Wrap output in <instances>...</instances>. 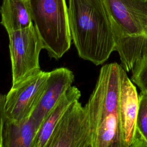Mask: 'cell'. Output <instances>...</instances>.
<instances>
[{"mask_svg":"<svg viewBox=\"0 0 147 147\" xmlns=\"http://www.w3.org/2000/svg\"><path fill=\"white\" fill-rule=\"evenodd\" d=\"M71 37L82 59L103 64L115 51L113 19L106 0H68Z\"/></svg>","mask_w":147,"mask_h":147,"instance_id":"cell-1","label":"cell"},{"mask_svg":"<svg viewBox=\"0 0 147 147\" xmlns=\"http://www.w3.org/2000/svg\"><path fill=\"white\" fill-rule=\"evenodd\" d=\"M113 25L121 66L131 71L147 53V0H106Z\"/></svg>","mask_w":147,"mask_h":147,"instance_id":"cell-2","label":"cell"},{"mask_svg":"<svg viewBox=\"0 0 147 147\" xmlns=\"http://www.w3.org/2000/svg\"><path fill=\"white\" fill-rule=\"evenodd\" d=\"M33 24L51 58L58 60L69 49L71 37L65 0H28Z\"/></svg>","mask_w":147,"mask_h":147,"instance_id":"cell-3","label":"cell"},{"mask_svg":"<svg viewBox=\"0 0 147 147\" xmlns=\"http://www.w3.org/2000/svg\"><path fill=\"white\" fill-rule=\"evenodd\" d=\"M120 67L117 63L103 65L94 90L84 106L91 132L106 118L118 113L120 91Z\"/></svg>","mask_w":147,"mask_h":147,"instance_id":"cell-4","label":"cell"},{"mask_svg":"<svg viewBox=\"0 0 147 147\" xmlns=\"http://www.w3.org/2000/svg\"><path fill=\"white\" fill-rule=\"evenodd\" d=\"M12 84L40 69L39 57L43 45L33 24L8 33Z\"/></svg>","mask_w":147,"mask_h":147,"instance_id":"cell-5","label":"cell"},{"mask_svg":"<svg viewBox=\"0 0 147 147\" xmlns=\"http://www.w3.org/2000/svg\"><path fill=\"white\" fill-rule=\"evenodd\" d=\"M46 147H92L87 112L79 100L74 102L56 125Z\"/></svg>","mask_w":147,"mask_h":147,"instance_id":"cell-6","label":"cell"},{"mask_svg":"<svg viewBox=\"0 0 147 147\" xmlns=\"http://www.w3.org/2000/svg\"><path fill=\"white\" fill-rule=\"evenodd\" d=\"M49 72L40 70L12 84L5 95V114L9 119L19 122L29 117L44 91Z\"/></svg>","mask_w":147,"mask_h":147,"instance_id":"cell-7","label":"cell"},{"mask_svg":"<svg viewBox=\"0 0 147 147\" xmlns=\"http://www.w3.org/2000/svg\"><path fill=\"white\" fill-rule=\"evenodd\" d=\"M139 98L136 87L126 71L120 67L118 112L123 147H132L137 131Z\"/></svg>","mask_w":147,"mask_h":147,"instance_id":"cell-8","label":"cell"},{"mask_svg":"<svg viewBox=\"0 0 147 147\" xmlns=\"http://www.w3.org/2000/svg\"><path fill=\"white\" fill-rule=\"evenodd\" d=\"M74 78L72 71L65 67L49 71L44 91L30 116L38 129L49 111L63 94L72 86Z\"/></svg>","mask_w":147,"mask_h":147,"instance_id":"cell-9","label":"cell"},{"mask_svg":"<svg viewBox=\"0 0 147 147\" xmlns=\"http://www.w3.org/2000/svg\"><path fill=\"white\" fill-rule=\"evenodd\" d=\"M81 92L75 86H71L49 111L37 132L33 147H46L56 125L69 107L75 100H79Z\"/></svg>","mask_w":147,"mask_h":147,"instance_id":"cell-10","label":"cell"},{"mask_svg":"<svg viewBox=\"0 0 147 147\" xmlns=\"http://www.w3.org/2000/svg\"><path fill=\"white\" fill-rule=\"evenodd\" d=\"M38 129L30 117L17 122L5 118L2 147H33Z\"/></svg>","mask_w":147,"mask_h":147,"instance_id":"cell-11","label":"cell"},{"mask_svg":"<svg viewBox=\"0 0 147 147\" xmlns=\"http://www.w3.org/2000/svg\"><path fill=\"white\" fill-rule=\"evenodd\" d=\"M0 13V23L7 33L33 24L28 0H3Z\"/></svg>","mask_w":147,"mask_h":147,"instance_id":"cell-12","label":"cell"},{"mask_svg":"<svg viewBox=\"0 0 147 147\" xmlns=\"http://www.w3.org/2000/svg\"><path fill=\"white\" fill-rule=\"evenodd\" d=\"M138 98L137 131L132 147H147V92L141 91Z\"/></svg>","mask_w":147,"mask_h":147,"instance_id":"cell-13","label":"cell"},{"mask_svg":"<svg viewBox=\"0 0 147 147\" xmlns=\"http://www.w3.org/2000/svg\"><path fill=\"white\" fill-rule=\"evenodd\" d=\"M131 71L132 82L141 91L147 92V53L135 63Z\"/></svg>","mask_w":147,"mask_h":147,"instance_id":"cell-14","label":"cell"},{"mask_svg":"<svg viewBox=\"0 0 147 147\" xmlns=\"http://www.w3.org/2000/svg\"><path fill=\"white\" fill-rule=\"evenodd\" d=\"M5 95L0 94V147H2V131L3 123L6 118Z\"/></svg>","mask_w":147,"mask_h":147,"instance_id":"cell-15","label":"cell"}]
</instances>
